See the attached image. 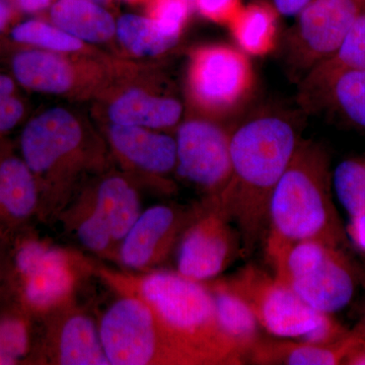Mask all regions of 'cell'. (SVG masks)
Masks as SVG:
<instances>
[{
	"instance_id": "cell-1",
	"label": "cell",
	"mask_w": 365,
	"mask_h": 365,
	"mask_svg": "<svg viewBox=\"0 0 365 365\" xmlns=\"http://www.w3.org/2000/svg\"><path fill=\"white\" fill-rule=\"evenodd\" d=\"M299 143L294 125L275 115L254 118L232 131L230 181L215 203L206 204L235 222L242 253H253L265 235L274 190Z\"/></svg>"
},
{
	"instance_id": "cell-2",
	"label": "cell",
	"mask_w": 365,
	"mask_h": 365,
	"mask_svg": "<svg viewBox=\"0 0 365 365\" xmlns=\"http://www.w3.org/2000/svg\"><path fill=\"white\" fill-rule=\"evenodd\" d=\"M95 273L117 294L134 295L145 302L206 365L244 364V357L220 325L205 282L170 271L121 272L96 266Z\"/></svg>"
},
{
	"instance_id": "cell-3",
	"label": "cell",
	"mask_w": 365,
	"mask_h": 365,
	"mask_svg": "<svg viewBox=\"0 0 365 365\" xmlns=\"http://www.w3.org/2000/svg\"><path fill=\"white\" fill-rule=\"evenodd\" d=\"M267 257L290 245L317 241L336 247L344 235L330 191L329 158L313 141L297 144L269 207Z\"/></svg>"
},
{
	"instance_id": "cell-4",
	"label": "cell",
	"mask_w": 365,
	"mask_h": 365,
	"mask_svg": "<svg viewBox=\"0 0 365 365\" xmlns=\"http://www.w3.org/2000/svg\"><path fill=\"white\" fill-rule=\"evenodd\" d=\"M118 295L98 322L110 365H206L145 302Z\"/></svg>"
},
{
	"instance_id": "cell-5",
	"label": "cell",
	"mask_w": 365,
	"mask_h": 365,
	"mask_svg": "<svg viewBox=\"0 0 365 365\" xmlns=\"http://www.w3.org/2000/svg\"><path fill=\"white\" fill-rule=\"evenodd\" d=\"M83 144L81 124L66 110H48L26 125L21 136V155L35 178L46 180L39 206L46 218L58 220L73 198L72 177L81 163Z\"/></svg>"
},
{
	"instance_id": "cell-6",
	"label": "cell",
	"mask_w": 365,
	"mask_h": 365,
	"mask_svg": "<svg viewBox=\"0 0 365 365\" xmlns=\"http://www.w3.org/2000/svg\"><path fill=\"white\" fill-rule=\"evenodd\" d=\"M141 212L134 185L112 175L72 199L57 220L91 253L116 262L120 245Z\"/></svg>"
},
{
	"instance_id": "cell-7",
	"label": "cell",
	"mask_w": 365,
	"mask_h": 365,
	"mask_svg": "<svg viewBox=\"0 0 365 365\" xmlns=\"http://www.w3.org/2000/svg\"><path fill=\"white\" fill-rule=\"evenodd\" d=\"M274 276L321 313H336L351 302L355 277L344 255L317 241L290 245L270 256Z\"/></svg>"
},
{
	"instance_id": "cell-8",
	"label": "cell",
	"mask_w": 365,
	"mask_h": 365,
	"mask_svg": "<svg viewBox=\"0 0 365 365\" xmlns=\"http://www.w3.org/2000/svg\"><path fill=\"white\" fill-rule=\"evenodd\" d=\"M246 53L228 45L203 46L192 54L189 93L199 111L220 121L245 105L254 88Z\"/></svg>"
},
{
	"instance_id": "cell-9",
	"label": "cell",
	"mask_w": 365,
	"mask_h": 365,
	"mask_svg": "<svg viewBox=\"0 0 365 365\" xmlns=\"http://www.w3.org/2000/svg\"><path fill=\"white\" fill-rule=\"evenodd\" d=\"M14 262L26 304L45 316L74 302L81 280L96 269L76 252L36 239L21 245Z\"/></svg>"
},
{
	"instance_id": "cell-10",
	"label": "cell",
	"mask_w": 365,
	"mask_h": 365,
	"mask_svg": "<svg viewBox=\"0 0 365 365\" xmlns=\"http://www.w3.org/2000/svg\"><path fill=\"white\" fill-rule=\"evenodd\" d=\"M364 7V0H312L300 11L283 48L292 81L299 83L338 51Z\"/></svg>"
},
{
	"instance_id": "cell-11",
	"label": "cell",
	"mask_w": 365,
	"mask_h": 365,
	"mask_svg": "<svg viewBox=\"0 0 365 365\" xmlns=\"http://www.w3.org/2000/svg\"><path fill=\"white\" fill-rule=\"evenodd\" d=\"M225 281L251 307L260 326L277 337L304 339L329 314L312 309L285 283L255 265Z\"/></svg>"
},
{
	"instance_id": "cell-12",
	"label": "cell",
	"mask_w": 365,
	"mask_h": 365,
	"mask_svg": "<svg viewBox=\"0 0 365 365\" xmlns=\"http://www.w3.org/2000/svg\"><path fill=\"white\" fill-rule=\"evenodd\" d=\"M232 131L216 120L192 119L178 130L177 169L215 203L232 175L230 143Z\"/></svg>"
},
{
	"instance_id": "cell-13",
	"label": "cell",
	"mask_w": 365,
	"mask_h": 365,
	"mask_svg": "<svg viewBox=\"0 0 365 365\" xmlns=\"http://www.w3.org/2000/svg\"><path fill=\"white\" fill-rule=\"evenodd\" d=\"M218 209L204 203L179 240L177 272L205 282L223 272L239 253V232Z\"/></svg>"
},
{
	"instance_id": "cell-14",
	"label": "cell",
	"mask_w": 365,
	"mask_h": 365,
	"mask_svg": "<svg viewBox=\"0 0 365 365\" xmlns=\"http://www.w3.org/2000/svg\"><path fill=\"white\" fill-rule=\"evenodd\" d=\"M202 207L155 205L143 211L125 235L117 263L132 272H148L165 262Z\"/></svg>"
},
{
	"instance_id": "cell-15",
	"label": "cell",
	"mask_w": 365,
	"mask_h": 365,
	"mask_svg": "<svg viewBox=\"0 0 365 365\" xmlns=\"http://www.w3.org/2000/svg\"><path fill=\"white\" fill-rule=\"evenodd\" d=\"M46 361L54 365H110L98 323L72 302L46 314Z\"/></svg>"
},
{
	"instance_id": "cell-16",
	"label": "cell",
	"mask_w": 365,
	"mask_h": 365,
	"mask_svg": "<svg viewBox=\"0 0 365 365\" xmlns=\"http://www.w3.org/2000/svg\"><path fill=\"white\" fill-rule=\"evenodd\" d=\"M299 103L307 111L328 110L365 129V72L319 64L299 81Z\"/></svg>"
},
{
	"instance_id": "cell-17",
	"label": "cell",
	"mask_w": 365,
	"mask_h": 365,
	"mask_svg": "<svg viewBox=\"0 0 365 365\" xmlns=\"http://www.w3.org/2000/svg\"><path fill=\"white\" fill-rule=\"evenodd\" d=\"M109 139L118 157L134 169L163 177L177 168L176 139L150 128L114 124Z\"/></svg>"
},
{
	"instance_id": "cell-18",
	"label": "cell",
	"mask_w": 365,
	"mask_h": 365,
	"mask_svg": "<svg viewBox=\"0 0 365 365\" xmlns=\"http://www.w3.org/2000/svg\"><path fill=\"white\" fill-rule=\"evenodd\" d=\"M361 338L356 331L329 345L314 344L302 340L294 342L261 338L247 359L254 364L260 365L343 364Z\"/></svg>"
},
{
	"instance_id": "cell-19",
	"label": "cell",
	"mask_w": 365,
	"mask_h": 365,
	"mask_svg": "<svg viewBox=\"0 0 365 365\" xmlns=\"http://www.w3.org/2000/svg\"><path fill=\"white\" fill-rule=\"evenodd\" d=\"M182 112V105L176 98L133 90L123 93L113 103L109 117L114 124L167 129L179 122Z\"/></svg>"
},
{
	"instance_id": "cell-20",
	"label": "cell",
	"mask_w": 365,
	"mask_h": 365,
	"mask_svg": "<svg viewBox=\"0 0 365 365\" xmlns=\"http://www.w3.org/2000/svg\"><path fill=\"white\" fill-rule=\"evenodd\" d=\"M206 284L215 299L216 316L223 332L234 342L244 359L261 339L258 319L246 302L227 287L225 280Z\"/></svg>"
},
{
	"instance_id": "cell-21",
	"label": "cell",
	"mask_w": 365,
	"mask_h": 365,
	"mask_svg": "<svg viewBox=\"0 0 365 365\" xmlns=\"http://www.w3.org/2000/svg\"><path fill=\"white\" fill-rule=\"evenodd\" d=\"M11 71L21 86L43 93H64L73 83V71L68 62L40 50H26L14 55Z\"/></svg>"
},
{
	"instance_id": "cell-22",
	"label": "cell",
	"mask_w": 365,
	"mask_h": 365,
	"mask_svg": "<svg viewBox=\"0 0 365 365\" xmlns=\"http://www.w3.org/2000/svg\"><path fill=\"white\" fill-rule=\"evenodd\" d=\"M50 16L55 25L81 41L105 42L116 33L112 14L91 0H57Z\"/></svg>"
},
{
	"instance_id": "cell-23",
	"label": "cell",
	"mask_w": 365,
	"mask_h": 365,
	"mask_svg": "<svg viewBox=\"0 0 365 365\" xmlns=\"http://www.w3.org/2000/svg\"><path fill=\"white\" fill-rule=\"evenodd\" d=\"M277 11L266 2L242 6L230 30L242 52L262 56L273 51L277 38Z\"/></svg>"
},
{
	"instance_id": "cell-24",
	"label": "cell",
	"mask_w": 365,
	"mask_h": 365,
	"mask_svg": "<svg viewBox=\"0 0 365 365\" xmlns=\"http://www.w3.org/2000/svg\"><path fill=\"white\" fill-rule=\"evenodd\" d=\"M40 205L37 180L23 158L0 163V207L16 220L32 215Z\"/></svg>"
},
{
	"instance_id": "cell-25",
	"label": "cell",
	"mask_w": 365,
	"mask_h": 365,
	"mask_svg": "<svg viewBox=\"0 0 365 365\" xmlns=\"http://www.w3.org/2000/svg\"><path fill=\"white\" fill-rule=\"evenodd\" d=\"M116 33L122 45L138 56H157L179 41L163 33L151 19L136 14L122 16L117 21Z\"/></svg>"
},
{
	"instance_id": "cell-26",
	"label": "cell",
	"mask_w": 365,
	"mask_h": 365,
	"mask_svg": "<svg viewBox=\"0 0 365 365\" xmlns=\"http://www.w3.org/2000/svg\"><path fill=\"white\" fill-rule=\"evenodd\" d=\"M334 188L338 200L351 217L365 213V160H343L334 172Z\"/></svg>"
},
{
	"instance_id": "cell-27",
	"label": "cell",
	"mask_w": 365,
	"mask_h": 365,
	"mask_svg": "<svg viewBox=\"0 0 365 365\" xmlns=\"http://www.w3.org/2000/svg\"><path fill=\"white\" fill-rule=\"evenodd\" d=\"M11 38L21 44L37 46L57 52H73L81 49L83 44L78 38L66 31L37 20L23 21L14 26Z\"/></svg>"
},
{
	"instance_id": "cell-28",
	"label": "cell",
	"mask_w": 365,
	"mask_h": 365,
	"mask_svg": "<svg viewBox=\"0 0 365 365\" xmlns=\"http://www.w3.org/2000/svg\"><path fill=\"white\" fill-rule=\"evenodd\" d=\"M319 64L365 72V11L354 21L338 51Z\"/></svg>"
},
{
	"instance_id": "cell-29",
	"label": "cell",
	"mask_w": 365,
	"mask_h": 365,
	"mask_svg": "<svg viewBox=\"0 0 365 365\" xmlns=\"http://www.w3.org/2000/svg\"><path fill=\"white\" fill-rule=\"evenodd\" d=\"M30 346L28 326L24 319L6 318L0 321V365L18 364Z\"/></svg>"
},
{
	"instance_id": "cell-30",
	"label": "cell",
	"mask_w": 365,
	"mask_h": 365,
	"mask_svg": "<svg viewBox=\"0 0 365 365\" xmlns=\"http://www.w3.org/2000/svg\"><path fill=\"white\" fill-rule=\"evenodd\" d=\"M192 7L189 0H150L148 18L155 21L163 33L180 38Z\"/></svg>"
},
{
	"instance_id": "cell-31",
	"label": "cell",
	"mask_w": 365,
	"mask_h": 365,
	"mask_svg": "<svg viewBox=\"0 0 365 365\" xmlns=\"http://www.w3.org/2000/svg\"><path fill=\"white\" fill-rule=\"evenodd\" d=\"M201 16L215 23L230 25L242 9V0H192Z\"/></svg>"
},
{
	"instance_id": "cell-32",
	"label": "cell",
	"mask_w": 365,
	"mask_h": 365,
	"mask_svg": "<svg viewBox=\"0 0 365 365\" xmlns=\"http://www.w3.org/2000/svg\"><path fill=\"white\" fill-rule=\"evenodd\" d=\"M25 114V106L14 93L0 96V133L13 129Z\"/></svg>"
},
{
	"instance_id": "cell-33",
	"label": "cell",
	"mask_w": 365,
	"mask_h": 365,
	"mask_svg": "<svg viewBox=\"0 0 365 365\" xmlns=\"http://www.w3.org/2000/svg\"><path fill=\"white\" fill-rule=\"evenodd\" d=\"M347 232L355 246L365 252V213L350 218Z\"/></svg>"
},
{
	"instance_id": "cell-34",
	"label": "cell",
	"mask_w": 365,
	"mask_h": 365,
	"mask_svg": "<svg viewBox=\"0 0 365 365\" xmlns=\"http://www.w3.org/2000/svg\"><path fill=\"white\" fill-rule=\"evenodd\" d=\"M312 0H273L274 7L283 16L299 14Z\"/></svg>"
},
{
	"instance_id": "cell-35",
	"label": "cell",
	"mask_w": 365,
	"mask_h": 365,
	"mask_svg": "<svg viewBox=\"0 0 365 365\" xmlns=\"http://www.w3.org/2000/svg\"><path fill=\"white\" fill-rule=\"evenodd\" d=\"M21 11L26 13H37L51 6L53 0H16Z\"/></svg>"
},
{
	"instance_id": "cell-36",
	"label": "cell",
	"mask_w": 365,
	"mask_h": 365,
	"mask_svg": "<svg viewBox=\"0 0 365 365\" xmlns=\"http://www.w3.org/2000/svg\"><path fill=\"white\" fill-rule=\"evenodd\" d=\"M347 365H365V339L361 338L356 346L347 355L344 364Z\"/></svg>"
},
{
	"instance_id": "cell-37",
	"label": "cell",
	"mask_w": 365,
	"mask_h": 365,
	"mask_svg": "<svg viewBox=\"0 0 365 365\" xmlns=\"http://www.w3.org/2000/svg\"><path fill=\"white\" fill-rule=\"evenodd\" d=\"M13 9L7 0H0V32L4 30L13 18Z\"/></svg>"
},
{
	"instance_id": "cell-38",
	"label": "cell",
	"mask_w": 365,
	"mask_h": 365,
	"mask_svg": "<svg viewBox=\"0 0 365 365\" xmlns=\"http://www.w3.org/2000/svg\"><path fill=\"white\" fill-rule=\"evenodd\" d=\"M16 90V83L11 76L0 71V96L11 95Z\"/></svg>"
},
{
	"instance_id": "cell-39",
	"label": "cell",
	"mask_w": 365,
	"mask_h": 365,
	"mask_svg": "<svg viewBox=\"0 0 365 365\" xmlns=\"http://www.w3.org/2000/svg\"><path fill=\"white\" fill-rule=\"evenodd\" d=\"M356 332L365 339V314L364 319H362L361 326H360L359 330H357Z\"/></svg>"
},
{
	"instance_id": "cell-40",
	"label": "cell",
	"mask_w": 365,
	"mask_h": 365,
	"mask_svg": "<svg viewBox=\"0 0 365 365\" xmlns=\"http://www.w3.org/2000/svg\"><path fill=\"white\" fill-rule=\"evenodd\" d=\"M91 1L96 2V4H107L109 0H91Z\"/></svg>"
},
{
	"instance_id": "cell-41",
	"label": "cell",
	"mask_w": 365,
	"mask_h": 365,
	"mask_svg": "<svg viewBox=\"0 0 365 365\" xmlns=\"http://www.w3.org/2000/svg\"><path fill=\"white\" fill-rule=\"evenodd\" d=\"M126 1H129V2H139V1H143V0H126Z\"/></svg>"
},
{
	"instance_id": "cell-42",
	"label": "cell",
	"mask_w": 365,
	"mask_h": 365,
	"mask_svg": "<svg viewBox=\"0 0 365 365\" xmlns=\"http://www.w3.org/2000/svg\"><path fill=\"white\" fill-rule=\"evenodd\" d=\"M189 1H191V4H192V0H189Z\"/></svg>"
},
{
	"instance_id": "cell-43",
	"label": "cell",
	"mask_w": 365,
	"mask_h": 365,
	"mask_svg": "<svg viewBox=\"0 0 365 365\" xmlns=\"http://www.w3.org/2000/svg\"><path fill=\"white\" fill-rule=\"evenodd\" d=\"M364 1H365V0H364Z\"/></svg>"
}]
</instances>
